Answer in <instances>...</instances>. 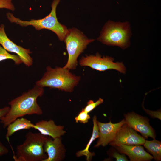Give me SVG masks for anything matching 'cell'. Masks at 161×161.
<instances>
[{"mask_svg":"<svg viewBox=\"0 0 161 161\" xmlns=\"http://www.w3.org/2000/svg\"><path fill=\"white\" fill-rule=\"evenodd\" d=\"M44 93L43 87L35 85L31 89L9 102V110L0 120L3 127H7L16 119L26 115H42L43 112L37 100V98L42 96Z\"/></svg>","mask_w":161,"mask_h":161,"instance_id":"obj_1","label":"cell"},{"mask_svg":"<svg viewBox=\"0 0 161 161\" xmlns=\"http://www.w3.org/2000/svg\"><path fill=\"white\" fill-rule=\"evenodd\" d=\"M46 69L41 79L36 82V85L71 92L81 79L80 76L73 74L69 70L63 67L56 66L53 68L49 66Z\"/></svg>","mask_w":161,"mask_h":161,"instance_id":"obj_2","label":"cell"},{"mask_svg":"<svg viewBox=\"0 0 161 161\" xmlns=\"http://www.w3.org/2000/svg\"><path fill=\"white\" fill-rule=\"evenodd\" d=\"M49 137L40 133L28 132L23 143L17 146L13 159L15 161H43L47 157L44 145Z\"/></svg>","mask_w":161,"mask_h":161,"instance_id":"obj_3","label":"cell"},{"mask_svg":"<svg viewBox=\"0 0 161 161\" xmlns=\"http://www.w3.org/2000/svg\"><path fill=\"white\" fill-rule=\"evenodd\" d=\"M60 0H54L51 4L52 10L50 13L44 18L39 19H32L30 21H23L16 17L10 13H7V18L11 23L26 27L32 26L37 30L47 29L52 31L58 36L59 39L64 40L68 29L58 21L56 15V9Z\"/></svg>","mask_w":161,"mask_h":161,"instance_id":"obj_4","label":"cell"},{"mask_svg":"<svg viewBox=\"0 0 161 161\" xmlns=\"http://www.w3.org/2000/svg\"><path fill=\"white\" fill-rule=\"evenodd\" d=\"M131 31L129 23L109 21L104 26L97 40L109 46L124 49L130 44Z\"/></svg>","mask_w":161,"mask_h":161,"instance_id":"obj_5","label":"cell"},{"mask_svg":"<svg viewBox=\"0 0 161 161\" xmlns=\"http://www.w3.org/2000/svg\"><path fill=\"white\" fill-rule=\"evenodd\" d=\"M68 58L67 63L63 67L69 70L75 69L78 64V58L90 43L95 40L88 38L83 33L76 28L68 29L64 40Z\"/></svg>","mask_w":161,"mask_h":161,"instance_id":"obj_6","label":"cell"},{"mask_svg":"<svg viewBox=\"0 0 161 161\" xmlns=\"http://www.w3.org/2000/svg\"><path fill=\"white\" fill-rule=\"evenodd\" d=\"M114 59L110 57H102L99 53L82 57L79 61L81 66H88L100 71L108 69L117 70L121 73H125L126 69L122 62H114Z\"/></svg>","mask_w":161,"mask_h":161,"instance_id":"obj_7","label":"cell"},{"mask_svg":"<svg viewBox=\"0 0 161 161\" xmlns=\"http://www.w3.org/2000/svg\"><path fill=\"white\" fill-rule=\"evenodd\" d=\"M0 45L8 52L17 54L26 66L32 65L33 59L30 55L31 52L29 49L18 45L10 39L6 34L3 24L0 25Z\"/></svg>","mask_w":161,"mask_h":161,"instance_id":"obj_8","label":"cell"},{"mask_svg":"<svg viewBox=\"0 0 161 161\" xmlns=\"http://www.w3.org/2000/svg\"><path fill=\"white\" fill-rule=\"evenodd\" d=\"M145 140L126 123L118 131L114 140L109 145L117 146L121 144L143 145Z\"/></svg>","mask_w":161,"mask_h":161,"instance_id":"obj_9","label":"cell"},{"mask_svg":"<svg viewBox=\"0 0 161 161\" xmlns=\"http://www.w3.org/2000/svg\"><path fill=\"white\" fill-rule=\"evenodd\" d=\"M126 123L135 131L140 132L145 138L150 137L154 139L155 131L150 125L149 120L136 113L131 112L125 115Z\"/></svg>","mask_w":161,"mask_h":161,"instance_id":"obj_10","label":"cell"},{"mask_svg":"<svg viewBox=\"0 0 161 161\" xmlns=\"http://www.w3.org/2000/svg\"><path fill=\"white\" fill-rule=\"evenodd\" d=\"M99 132V139L94 147L100 146H105L112 141L121 127L126 122L125 119L120 122L113 123L110 121L108 123H104L97 120Z\"/></svg>","mask_w":161,"mask_h":161,"instance_id":"obj_11","label":"cell"},{"mask_svg":"<svg viewBox=\"0 0 161 161\" xmlns=\"http://www.w3.org/2000/svg\"><path fill=\"white\" fill-rule=\"evenodd\" d=\"M44 149L47 157L43 161H61L65 157L66 151L61 137L53 139L49 137L45 142Z\"/></svg>","mask_w":161,"mask_h":161,"instance_id":"obj_12","label":"cell"},{"mask_svg":"<svg viewBox=\"0 0 161 161\" xmlns=\"http://www.w3.org/2000/svg\"><path fill=\"white\" fill-rule=\"evenodd\" d=\"M33 128L39 131L42 134L49 137L53 139L61 137L66 132L64 126L56 125L53 120H41L34 124Z\"/></svg>","mask_w":161,"mask_h":161,"instance_id":"obj_13","label":"cell"},{"mask_svg":"<svg viewBox=\"0 0 161 161\" xmlns=\"http://www.w3.org/2000/svg\"><path fill=\"white\" fill-rule=\"evenodd\" d=\"M116 146L120 153L127 155L131 161H149L153 158L141 145L121 144Z\"/></svg>","mask_w":161,"mask_h":161,"instance_id":"obj_14","label":"cell"},{"mask_svg":"<svg viewBox=\"0 0 161 161\" xmlns=\"http://www.w3.org/2000/svg\"><path fill=\"white\" fill-rule=\"evenodd\" d=\"M34 125V124L26 118L22 117L18 118L7 126L6 137L8 139L15 132L21 130L33 128Z\"/></svg>","mask_w":161,"mask_h":161,"instance_id":"obj_15","label":"cell"},{"mask_svg":"<svg viewBox=\"0 0 161 161\" xmlns=\"http://www.w3.org/2000/svg\"><path fill=\"white\" fill-rule=\"evenodd\" d=\"M97 117L95 115L94 116L93 118V128L92 135L86 146L84 149L77 152L76 153V156L79 157L82 156H85L86 157L87 161L90 160L92 156L94 155L93 153L90 152L89 148L92 143L94 140L99 137V132L98 126L97 124Z\"/></svg>","mask_w":161,"mask_h":161,"instance_id":"obj_16","label":"cell"},{"mask_svg":"<svg viewBox=\"0 0 161 161\" xmlns=\"http://www.w3.org/2000/svg\"><path fill=\"white\" fill-rule=\"evenodd\" d=\"M144 146L153 155L155 160L160 161L161 159V143L154 139L151 141L145 140Z\"/></svg>","mask_w":161,"mask_h":161,"instance_id":"obj_17","label":"cell"},{"mask_svg":"<svg viewBox=\"0 0 161 161\" xmlns=\"http://www.w3.org/2000/svg\"><path fill=\"white\" fill-rule=\"evenodd\" d=\"M7 59L13 60L15 64L16 65L22 63L18 55L10 54L0 45V61Z\"/></svg>","mask_w":161,"mask_h":161,"instance_id":"obj_18","label":"cell"},{"mask_svg":"<svg viewBox=\"0 0 161 161\" xmlns=\"http://www.w3.org/2000/svg\"><path fill=\"white\" fill-rule=\"evenodd\" d=\"M103 99L101 98H99L95 102H94L92 100H89L87 103V104L86 106L84 108H83L82 110L89 113L98 106L103 103Z\"/></svg>","mask_w":161,"mask_h":161,"instance_id":"obj_19","label":"cell"},{"mask_svg":"<svg viewBox=\"0 0 161 161\" xmlns=\"http://www.w3.org/2000/svg\"><path fill=\"white\" fill-rule=\"evenodd\" d=\"M90 118L88 113L82 110L78 115L75 117V120L77 123L79 122L81 123L85 124L88 122Z\"/></svg>","mask_w":161,"mask_h":161,"instance_id":"obj_20","label":"cell"},{"mask_svg":"<svg viewBox=\"0 0 161 161\" xmlns=\"http://www.w3.org/2000/svg\"><path fill=\"white\" fill-rule=\"evenodd\" d=\"M0 8L7 9L12 11L15 9L12 0H0Z\"/></svg>","mask_w":161,"mask_h":161,"instance_id":"obj_21","label":"cell"},{"mask_svg":"<svg viewBox=\"0 0 161 161\" xmlns=\"http://www.w3.org/2000/svg\"><path fill=\"white\" fill-rule=\"evenodd\" d=\"M112 157L116 159L117 161H128L127 158L124 154H120L117 152H114Z\"/></svg>","mask_w":161,"mask_h":161,"instance_id":"obj_22","label":"cell"},{"mask_svg":"<svg viewBox=\"0 0 161 161\" xmlns=\"http://www.w3.org/2000/svg\"><path fill=\"white\" fill-rule=\"evenodd\" d=\"M146 112L152 117L157 118L161 120V112H160L152 111L148 110H145Z\"/></svg>","mask_w":161,"mask_h":161,"instance_id":"obj_23","label":"cell"},{"mask_svg":"<svg viewBox=\"0 0 161 161\" xmlns=\"http://www.w3.org/2000/svg\"><path fill=\"white\" fill-rule=\"evenodd\" d=\"M8 152V149L0 141V156L6 154Z\"/></svg>","mask_w":161,"mask_h":161,"instance_id":"obj_24","label":"cell"},{"mask_svg":"<svg viewBox=\"0 0 161 161\" xmlns=\"http://www.w3.org/2000/svg\"><path fill=\"white\" fill-rule=\"evenodd\" d=\"M10 109V107L6 106L0 108V120L7 113Z\"/></svg>","mask_w":161,"mask_h":161,"instance_id":"obj_25","label":"cell"}]
</instances>
